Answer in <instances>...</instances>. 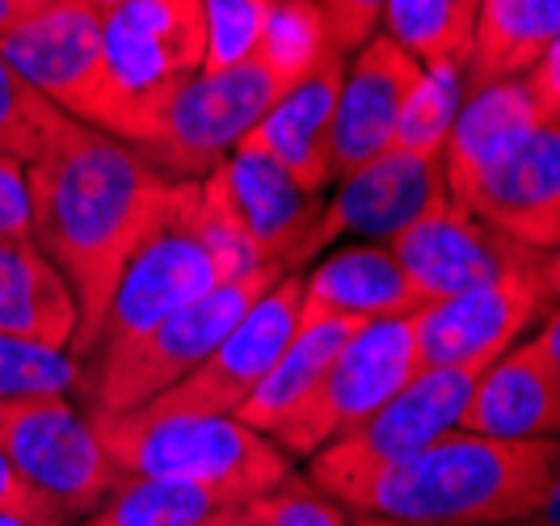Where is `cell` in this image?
I'll return each mask as SVG.
<instances>
[{
  "mask_svg": "<svg viewBox=\"0 0 560 526\" xmlns=\"http://www.w3.org/2000/svg\"><path fill=\"white\" fill-rule=\"evenodd\" d=\"M26 182L34 245L56 261L81 307V329L68 354L89 362L127 261L173 215L190 182L168 177L131 143L84 122L56 152L26 165Z\"/></svg>",
  "mask_w": 560,
  "mask_h": 526,
  "instance_id": "1",
  "label": "cell"
},
{
  "mask_svg": "<svg viewBox=\"0 0 560 526\" xmlns=\"http://www.w3.org/2000/svg\"><path fill=\"white\" fill-rule=\"evenodd\" d=\"M560 443H502L468 430L421 446L413 455L325 484L341 510L393 523L505 526L535 523L548 505Z\"/></svg>",
  "mask_w": 560,
  "mask_h": 526,
  "instance_id": "2",
  "label": "cell"
},
{
  "mask_svg": "<svg viewBox=\"0 0 560 526\" xmlns=\"http://www.w3.org/2000/svg\"><path fill=\"white\" fill-rule=\"evenodd\" d=\"M93 417V430L122 476L190 484L215 505H249L291 476V459L236 417Z\"/></svg>",
  "mask_w": 560,
  "mask_h": 526,
  "instance_id": "3",
  "label": "cell"
},
{
  "mask_svg": "<svg viewBox=\"0 0 560 526\" xmlns=\"http://www.w3.org/2000/svg\"><path fill=\"white\" fill-rule=\"evenodd\" d=\"M279 278H287L279 266H257L249 274L220 282L215 291H207L202 300L186 304L182 312L165 316L156 329L136 337L131 346L93 359L89 362V375H84L89 413H102V417L136 413L148 400H156L161 391L182 384L198 362L207 359L228 332L241 325V316Z\"/></svg>",
  "mask_w": 560,
  "mask_h": 526,
  "instance_id": "4",
  "label": "cell"
},
{
  "mask_svg": "<svg viewBox=\"0 0 560 526\" xmlns=\"http://www.w3.org/2000/svg\"><path fill=\"white\" fill-rule=\"evenodd\" d=\"M110 110L106 136L131 139L177 84L207 63V9L202 0H118L102 13Z\"/></svg>",
  "mask_w": 560,
  "mask_h": 526,
  "instance_id": "5",
  "label": "cell"
},
{
  "mask_svg": "<svg viewBox=\"0 0 560 526\" xmlns=\"http://www.w3.org/2000/svg\"><path fill=\"white\" fill-rule=\"evenodd\" d=\"M279 97L282 89L261 59H245L224 72H198L152 110L131 148L168 177L198 182L224 165Z\"/></svg>",
  "mask_w": 560,
  "mask_h": 526,
  "instance_id": "6",
  "label": "cell"
},
{
  "mask_svg": "<svg viewBox=\"0 0 560 526\" xmlns=\"http://www.w3.org/2000/svg\"><path fill=\"white\" fill-rule=\"evenodd\" d=\"M421 371L413 316L366 320L350 332L334 366L316 384L308 400L270 434L287 459H308L359 430L375 409H384L396 391Z\"/></svg>",
  "mask_w": 560,
  "mask_h": 526,
  "instance_id": "7",
  "label": "cell"
},
{
  "mask_svg": "<svg viewBox=\"0 0 560 526\" xmlns=\"http://www.w3.org/2000/svg\"><path fill=\"white\" fill-rule=\"evenodd\" d=\"M0 455L59 518L93 514L122 480L106 446L68 396H30L0 405Z\"/></svg>",
  "mask_w": 560,
  "mask_h": 526,
  "instance_id": "8",
  "label": "cell"
},
{
  "mask_svg": "<svg viewBox=\"0 0 560 526\" xmlns=\"http://www.w3.org/2000/svg\"><path fill=\"white\" fill-rule=\"evenodd\" d=\"M552 307L548 253H535L532 261L443 304H425L413 316L421 371H485Z\"/></svg>",
  "mask_w": 560,
  "mask_h": 526,
  "instance_id": "9",
  "label": "cell"
},
{
  "mask_svg": "<svg viewBox=\"0 0 560 526\" xmlns=\"http://www.w3.org/2000/svg\"><path fill=\"white\" fill-rule=\"evenodd\" d=\"M0 56L56 110L102 131L110 110L102 9L89 0H51L0 30Z\"/></svg>",
  "mask_w": 560,
  "mask_h": 526,
  "instance_id": "10",
  "label": "cell"
},
{
  "mask_svg": "<svg viewBox=\"0 0 560 526\" xmlns=\"http://www.w3.org/2000/svg\"><path fill=\"white\" fill-rule=\"evenodd\" d=\"M195 211L198 182H190L182 202L173 207V215L127 261V270H122L118 287H114V300L106 307V320H102V332H97V346H93L89 362L131 346L136 337L156 329L165 316L182 312L186 304H195V300H202L207 291H215L224 282L215 257L207 253L202 236H198Z\"/></svg>",
  "mask_w": 560,
  "mask_h": 526,
  "instance_id": "11",
  "label": "cell"
},
{
  "mask_svg": "<svg viewBox=\"0 0 560 526\" xmlns=\"http://www.w3.org/2000/svg\"><path fill=\"white\" fill-rule=\"evenodd\" d=\"M300 291L304 278H279L257 304L241 316V325L198 362L195 371L148 400L136 413L143 417H228L236 413L253 388L266 379V371L279 362L287 341L300 329Z\"/></svg>",
  "mask_w": 560,
  "mask_h": 526,
  "instance_id": "12",
  "label": "cell"
},
{
  "mask_svg": "<svg viewBox=\"0 0 560 526\" xmlns=\"http://www.w3.org/2000/svg\"><path fill=\"white\" fill-rule=\"evenodd\" d=\"M477 375L480 371H418L384 409L366 417L359 430H350L334 446L316 451L308 480L316 489H325L334 480L359 476L380 464H396L421 446L447 439L464 421Z\"/></svg>",
  "mask_w": 560,
  "mask_h": 526,
  "instance_id": "13",
  "label": "cell"
},
{
  "mask_svg": "<svg viewBox=\"0 0 560 526\" xmlns=\"http://www.w3.org/2000/svg\"><path fill=\"white\" fill-rule=\"evenodd\" d=\"M202 190L224 207L257 261L279 266L282 274H295L312 261L308 245L325 215V198L304 190L270 156L236 148L224 165L202 177Z\"/></svg>",
  "mask_w": 560,
  "mask_h": 526,
  "instance_id": "14",
  "label": "cell"
},
{
  "mask_svg": "<svg viewBox=\"0 0 560 526\" xmlns=\"http://www.w3.org/2000/svg\"><path fill=\"white\" fill-rule=\"evenodd\" d=\"M447 173L443 156H413V152H380L375 161L341 177L337 195L325 202V215L312 232L308 257H320L325 245L341 236H363L371 245H388L405 227L447 207Z\"/></svg>",
  "mask_w": 560,
  "mask_h": 526,
  "instance_id": "15",
  "label": "cell"
},
{
  "mask_svg": "<svg viewBox=\"0 0 560 526\" xmlns=\"http://www.w3.org/2000/svg\"><path fill=\"white\" fill-rule=\"evenodd\" d=\"M455 207L539 253L560 249V122H535L505 156L455 198Z\"/></svg>",
  "mask_w": 560,
  "mask_h": 526,
  "instance_id": "16",
  "label": "cell"
},
{
  "mask_svg": "<svg viewBox=\"0 0 560 526\" xmlns=\"http://www.w3.org/2000/svg\"><path fill=\"white\" fill-rule=\"evenodd\" d=\"M393 257L418 291L421 304H443L451 295H464L480 282H493L498 274L532 261L539 249H527L518 241L502 236L464 207H439L434 215L405 227L388 241Z\"/></svg>",
  "mask_w": 560,
  "mask_h": 526,
  "instance_id": "17",
  "label": "cell"
},
{
  "mask_svg": "<svg viewBox=\"0 0 560 526\" xmlns=\"http://www.w3.org/2000/svg\"><path fill=\"white\" fill-rule=\"evenodd\" d=\"M421 81V63L388 34H375L350 59L341 77L334 114V177H350L354 168L393 148L400 110Z\"/></svg>",
  "mask_w": 560,
  "mask_h": 526,
  "instance_id": "18",
  "label": "cell"
},
{
  "mask_svg": "<svg viewBox=\"0 0 560 526\" xmlns=\"http://www.w3.org/2000/svg\"><path fill=\"white\" fill-rule=\"evenodd\" d=\"M341 77H346V56H329L308 81L287 89L236 148L270 156L304 190L320 195L334 182V114Z\"/></svg>",
  "mask_w": 560,
  "mask_h": 526,
  "instance_id": "19",
  "label": "cell"
},
{
  "mask_svg": "<svg viewBox=\"0 0 560 526\" xmlns=\"http://www.w3.org/2000/svg\"><path fill=\"white\" fill-rule=\"evenodd\" d=\"M459 430L502 443H539L560 434V388L535 341L510 346L477 375Z\"/></svg>",
  "mask_w": 560,
  "mask_h": 526,
  "instance_id": "20",
  "label": "cell"
},
{
  "mask_svg": "<svg viewBox=\"0 0 560 526\" xmlns=\"http://www.w3.org/2000/svg\"><path fill=\"white\" fill-rule=\"evenodd\" d=\"M418 291L400 270L388 245H346L316 261L300 291V325L316 320H393V316H418Z\"/></svg>",
  "mask_w": 560,
  "mask_h": 526,
  "instance_id": "21",
  "label": "cell"
},
{
  "mask_svg": "<svg viewBox=\"0 0 560 526\" xmlns=\"http://www.w3.org/2000/svg\"><path fill=\"white\" fill-rule=\"evenodd\" d=\"M81 307L59 266L34 241H0V332L47 350H72Z\"/></svg>",
  "mask_w": 560,
  "mask_h": 526,
  "instance_id": "22",
  "label": "cell"
},
{
  "mask_svg": "<svg viewBox=\"0 0 560 526\" xmlns=\"http://www.w3.org/2000/svg\"><path fill=\"white\" fill-rule=\"evenodd\" d=\"M535 122H544V118H539V106L527 89V77L464 93V106L455 114V127H451L447 148H443L451 202L464 195L498 156H505Z\"/></svg>",
  "mask_w": 560,
  "mask_h": 526,
  "instance_id": "23",
  "label": "cell"
},
{
  "mask_svg": "<svg viewBox=\"0 0 560 526\" xmlns=\"http://www.w3.org/2000/svg\"><path fill=\"white\" fill-rule=\"evenodd\" d=\"M560 38V0H480L464 89L527 77Z\"/></svg>",
  "mask_w": 560,
  "mask_h": 526,
  "instance_id": "24",
  "label": "cell"
},
{
  "mask_svg": "<svg viewBox=\"0 0 560 526\" xmlns=\"http://www.w3.org/2000/svg\"><path fill=\"white\" fill-rule=\"evenodd\" d=\"M354 329H359V320H316V325H300L295 337L287 341V350L279 354V362L266 371V379L253 388V396L232 417L270 439L282 421L316 391V384L325 379V371L334 366V359L341 354V346L350 341Z\"/></svg>",
  "mask_w": 560,
  "mask_h": 526,
  "instance_id": "25",
  "label": "cell"
},
{
  "mask_svg": "<svg viewBox=\"0 0 560 526\" xmlns=\"http://www.w3.org/2000/svg\"><path fill=\"white\" fill-rule=\"evenodd\" d=\"M480 0H388L384 4V34L405 47L421 68L430 63H464L472 56Z\"/></svg>",
  "mask_w": 560,
  "mask_h": 526,
  "instance_id": "26",
  "label": "cell"
},
{
  "mask_svg": "<svg viewBox=\"0 0 560 526\" xmlns=\"http://www.w3.org/2000/svg\"><path fill=\"white\" fill-rule=\"evenodd\" d=\"M329 56H341V51L334 47L320 0H275L270 4V17H266L253 59H261V68L275 77L282 93L308 81Z\"/></svg>",
  "mask_w": 560,
  "mask_h": 526,
  "instance_id": "27",
  "label": "cell"
},
{
  "mask_svg": "<svg viewBox=\"0 0 560 526\" xmlns=\"http://www.w3.org/2000/svg\"><path fill=\"white\" fill-rule=\"evenodd\" d=\"M77 118H68L43 93H34L0 56V156L34 165L47 152H56L63 139L77 136Z\"/></svg>",
  "mask_w": 560,
  "mask_h": 526,
  "instance_id": "28",
  "label": "cell"
},
{
  "mask_svg": "<svg viewBox=\"0 0 560 526\" xmlns=\"http://www.w3.org/2000/svg\"><path fill=\"white\" fill-rule=\"evenodd\" d=\"M215 510L224 505H215L190 484L122 476L118 489L93 510L89 526H207Z\"/></svg>",
  "mask_w": 560,
  "mask_h": 526,
  "instance_id": "29",
  "label": "cell"
},
{
  "mask_svg": "<svg viewBox=\"0 0 560 526\" xmlns=\"http://www.w3.org/2000/svg\"><path fill=\"white\" fill-rule=\"evenodd\" d=\"M464 63H430L421 68V81L413 84L400 122H396L393 148L413 156H443L447 136L455 127V114L464 106Z\"/></svg>",
  "mask_w": 560,
  "mask_h": 526,
  "instance_id": "30",
  "label": "cell"
},
{
  "mask_svg": "<svg viewBox=\"0 0 560 526\" xmlns=\"http://www.w3.org/2000/svg\"><path fill=\"white\" fill-rule=\"evenodd\" d=\"M84 384V362L68 350L30 346L0 332V405L30 400V396H68Z\"/></svg>",
  "mask_w": 560,
  "mask_h": 526,
  "instance_id": "31",
  "label": "cell"
},
{
  "mask_svg": "<svg viewBox=\"0 0 560 526\" xmlns=\"http://www.w3.org/2000/svg\"><path fill=\"white\" fill-rule=\"evenodd\" d=\"M275 0H202L207 9V63L202 72H224L257 56L261 30Z\"/></svg>",
  "mask_w": 560,
  "mask_h": 526,
  "instance_id": "32",
  "label": "cell"
},
{
  "mask_svg": "<svg viewBox=\"0 0 560 526\" xmlns=\"http://www.w3.org/2000/svg\"><path fill=\"white\" fill-rule=\"evenodd\" d=\"M266 526H350L346 510L325 498L308 476H287L275 493L249 501Z\"/></svg>",
  "mask_w": 560,
  "mask_h": 526,
  "instance_id": "33",
  "label": "cell"
},
{
  "mask_svg": "<svg viewBox=\"0 0 560 526\" xmlns=\"http://www.w3.org/2000/svg\"><path fill=\"white\" fill-rule=\"evenodd\" d=\"M384 4L388 0H320L329 34H334V47L341 56L359 51L366 38H375V26L384 17Z\"/></svg>",
  "mask_w": 560,
  "mask_h": 526,
  "instance_id": "34",
  "label": "cell"
},
{
  "mask_svg": "<svg viewBox=\"0 0 560 526\" xmlns=\"http://www.w3.org/2000/svg\"><path fill=\"white\" fill-rule=\"evenodd\" d=\"M0 241H34V202L26 165L0 156Z\"/></svg>",
  "mask_w": 560,
  "mask_h": 526,
  "instance_id": "35",
  "label": "cell"
},
{
  "mask_svg": "<svg viewBox=\"0 0 560 526\" xmlns=\"http://www.w3.org/2000/svg\"><path fill=\"white\" fill-rule=\"evenodd\" d=\"M0 510L4 514H26V518H51V523H63L47 501L30 489L26 480L13 471V464L0 455Z\"/></svg>",
  "mask_w": 560,
  "mask_h": 526,
  "instance_id": "36",
  "label": "cell"
},
{
  "mask_svg": "<svg viewBox=\"0 0 560 526\" xmlns=\"http://www.w3.org/2000/svg\"><path fill=\"white\" fill-rule=\"evenodd\" d=\"M527 89H532L535 106H539V118L548 122H560V38L539 56L532 72H527Z\"/></svg>",
  "mask_w": 560,
  "mask_h": 526,
  "instance_id": "37",
  "label": "cell"
},
{
  "mask_svg": "<svg viewBox=\"0 0 560 526\" xmlns=\"http://www.w3.org/2000/svg\"><path fill=\"white\" fill-rule=\"evenodd\" d=\"M535 350L544 354V362H548V371H552V379H557L560 388V304L539 320V329H535Z\"/></svg>",
  "mask_w": 560,
  "mask_h": 526,
  "instance_id": "38",
  "label": "cell"
},
{
  "mask_svg": "<svg viewBox=\"0 0 560 526\" xmlns=\"http://www.w3.org/2000/svg\"><path fill=\"white\" fill-rule=\"evenodd\" d=\"M207 526H266L257 518V510L253 505H224V510H215L211 514V523Z\"/></svg>",
  "mask_w": 560,
  "mask_h": 526,
  "instance_id": "39",
  "label": "cell"
},
{
  "mask_svg": "<svg viewBox=\"0 0 560 526\" xmlns=\"http://www.w3.org/2000/svg\"><path fill=\"white\" fill-rule=\"evenodd\" d=\"M535 523L560 526V459H557V476H552V489H548V505H544V514H539Z\"/></svg>",
  "mask_w": 560,
  "mask_h": 526,
  "instance_id": "40",
  "label": "cell"
},
{
  "mask_svg": "<svg viewBox=\"0 0 560 526\" xmlns=\"http://www.w3.org/2000/svg\"><path fill=\"white\" fill-rule=\"evenodd\" d=\"M0 526H63V523H51V518H26V514H4V510H0Z\"/></svg>",
  "mask_w": 560,
  "mask_h": 526,
  "instance_id": "41",
  "label": "cell"
},
{
  "mask_svg": "<svg viewBox=\"0 0 560 526\" xmlns=\"http://www.w3.org/2000/svg\"><path fill=\"white\" fill-rule=\"evenodd\" d=\"M4 4H9L13 22H18V17H26V13H34V9H43V4H51V0H4ZM13 22H9V26H13Z\"/></svg>",
  "mask_w": 560,
  "mask_h": 526,
  "instance_id": "42",
  "label": "cell"
},
{
  "mask_svg": "<svg viewBox=\"0 0 560 526\" xmlns=\"http://www.w3.org/2000/svg\"><path fill=\"white\" fill-rule=\"evenodd\" d=\"M354 526H443V523H393V518H363V514H359ZM505 526H535V523H505Z\"/></svg>",
  "mask_w": 560,
  "mask_h": 526,
  "instance_id": "43",
  "label": "cell"
},
{
  "mask_svg": "<svg viewBox=\"0 0 560 526\" xmlns=\"http://www.w3.org/2000/svg\"><path fill=\"white\" fill-rule=\"evenodd\" d=\"M9 22H13V13H9V4H4V0H0V30L9 26Z\"/></svg>",
  "mask_w": 560,
  "mask_h": 526,
  "instance_id": "44",
  "label": "cell"
},
{
  "mask_svg": "<svg viewBox=\"0 0 560 526\" xmlns=\"http://www.w3.org/2000/svg\"><path fill=\"white\" fill-rule=\"evenodd\" d=\"M89 4H93V9H102V13H106V9H114V4H118V0H89Z\"/></svg>",
  "mask_w": 560,
  "mask_h": 526,
  "instance_id": "45",
  "label": "cell"
},
{
  "mask_svg": "<svg viewBox=\"0 0 560 526\" xmlns=\"http://www.w3.org/2000/svg\"><path fill=\"white\" fill-rule=\"evenodd\" d=\"M84 526H89V523H84Z\"/></svg>",
  "mask_w": 560,
  "mask_h": 526,
  "instance_id": "46",
  "label": "cell"
},
{
  "mask_svg": "<svg viewBox=\"0 0 560 526\" xmlns=\"http://www.w3.org/2000/svg\"><path fill=\"white\" fill-rule=\"evenodd\" d=\"M535 526H539V523H535Z\"/></svg>",
  "mask_w": 560,
  "mask_h": 526,
  "instance_id": "47",
  "label": "cell"
}]
</instances>
